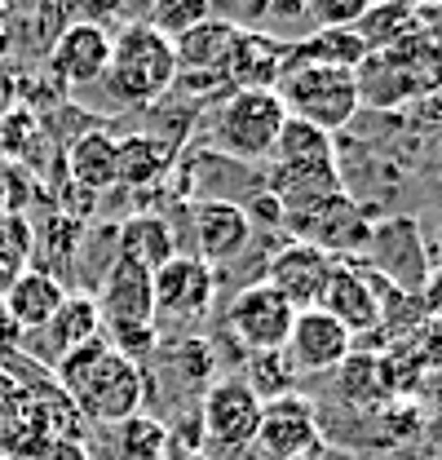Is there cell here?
<instances>
[{
	"label": "cell",
	"mask_w": 442,
	"mask_h": 460,
	"mask_svg": "<svg viewBox=\"0 0 442 460\" xmlns=\"http://www.w3.org/2000/svg\"><path fill=\"white\" fill-rule=\"evenodd\" d=\"M54 381L66 399L75 402L84 425H119L146 407V367L128 363L107 337L62 354L54 363Z\"/></svg>",
	"instance_id": "1"
},
{
	"label": "cell",
	"mask_w": 442,
	"mask_h": 460,
	"mask_svg": "<svg viewBox=\"0 0 442 460\" xmlns=\"http://www.w3.org/2000/svg\"><path fill=\"white\" fill-rule=\"evenodd\" d=\"M181 66H177V49L160 27H151L146 18L128 22L124 31H115L110 45V62L102 75V93L115 111H142L155 107L168 89L177 84Z\"/></svg>",
	"instance_id": "2"
},
{
	"label": "cell",
	"mask_w": 442,
	"mask_h": 460,
	"mask_svg": "<svg viewBox=\"0 0 442 460\" xmlns=\"http://www.w3.org/2000/svg\"><path fill=\"white\" fill-rule=\"evenodd\" d=\"M275 93L283 98L292 119H305L323 133L345 128L363 107V80L358 71L345 66H287L278 75Z\"/></svg>",
	"instance_id": "3"
},
{
	"label": "cell",
	"mask_w": 442,
	"mask_h": 460,
	"mask_svg": "<svg viewBox=\"0 0 442 460\" xmlns=\"http://www.w3.org/2000/svg\"><path fill=\"white\" fill-rule=\"evenodd\" d=\"M283 124H287V107L275 89H234L221 98L213 115V151L239 164L270 160Z\"/></svg>",
	"instance_id": "4"
},
{
	"label": "cell",
	"mask_w": 442,
	"mask_h": 460,
	"mask_svg": "<svg viewBox=\"0 0 442 460\" xmlns=\"http://www.w3.org/2000/svg\"><path fill=\"white\" fill-rule=\"evenodd\" d=\"M151 292H155V328L164 337V323L172 328H190L199 319H208L213 301H217V270L208 261H199L195 252H177L151 275Z\"/></svg>",
	"instance_id": "5"
},
{
	"label": "cell",
	"mask_w": 442,
	"mask_h": 460,
	"mask_svg": "<svg viewBox=\"0 0 442 460\" xmlns=\"http://www.w3.org/2000/svg\"><path fill=\"white\" fill-rule=\"evenodd\" d=\"M292 319H296V310L266 279L243 284L230 296V305H225V332H230V341L239 345L243 354L283 349L287 332H292Z\"/></svg>",
	"instance_id": "6"
},
{
	"label": "cell",
	"mask_w": 442,
	"mask_h": 460,
	"mask_svg": "<svg viewBox=\"0 0 442 460\" xmlns=\"http://www.w3.org/2000/svg\"><path fill=\"white\" fill-rule=\"evenodd\" d=\"M261 425V399L243 385V376H221L199 399V434L217 452H243L252 447Z\"/></svg>",
	"instance_id": "7"
},
{
	"label": "cell",
	"mask_w": 442,
	"mask_h": 460,
	"mask_svg": "<svg viewBox=\"0 0 442 460\" xmlns=\"http://www.w3.org/2000/svg\"><path fill=\"white\" fill-rule=\"evenodd\" d=\"M252 447L266 460H314V452H319V407H314V399L301 394V390L266 399Z\"/></svg>",
	"instance_id": "8"
},
{
	"label": "cell",
	"mask_w": 442,
	"mask_h": 460,
	"mask_svg": "<svg viewBox=\"0 0 442 460\" xmlns=\"http://www.w3.org/2000/svg\"><path fill=\"white\" fill-rule=\"evenodd\" d=\"M110 45H115V31H107L102 22L93 18L66 22L49 45V75L66 89H93L107 75Z\"/></svg>",
	"instance_id": "9"
},
{
	"label": "cell",
	"mask_w": 442,
	"mask_h": 460,
	"mask_svg": "<svg viewBox=\"0 0 442 460\" xmlns=\"http://www.w3.org/2000/svg\"><path fill=\"white\" fill-rule=\"evenodd\" d=\"M332 270H336L332 252L305 243V239H287L283 248H275V257L266 266V284L275 288L292 310H314L328 292Z\"/></svg>",
	"instance_id": "10"
},
{
	"label": "cell",
	"mask_w": 442,
	"mask_h": 460,
	"mask_svg": "<svg viewBox=\"0 0 442 460\" xmlns=\"http://www.w3.org/2000/svg\"><path fill=\"white\" fill-rule=\"evenodd\" d=\"M354 345L358 341L332 319L328 310L314 305V310H296L283 354L292 358L296 376H323V372H336L354 354Z\"/></svg>",
	"instance_id": "11"
},
{
	"label": "cell",
	"mask_w": 442,
	"mask_h": 460,
	"mask_svg": "<svg viewBox=\"0 0 442 460\" xmlns=\"http://www.w3.org/2000/svg\"><path fill=\"white\" fill-rule=\"evenodd\" d=\"M319 305L328 310L354 341L367 337V332H376L385 323V314H381V288H376V270L372 266H345V261H336L328 292H323Z\"/></svg>",
	"instance_id": "12"
},
{
	"label": "cell",
	"mask_w": 442,
	"mask_h": 460,
	"mask_svg": "<svg viewBox=\"0 0 442 460\" xmlns=\"http://www.w3.org/2000/svg\"><path fill=\"white\" fill-rule=\"evenodd\" d=\"M190 226H195V257L208 261L213 270L234 261L252 243V222L239 199H195Z\"/></svg>",
	"instance_id": "13"
},
{
	"label": "cell",
	"mask_w": 442,
	"mask_h": 460,
	"mask_svg": "<svg viewBox=\"0 0 442 460\" xmlns=\"http://www.w3.org/2000/svg\"><path fill=\"white\" fill-rule=\"evenodd\" d=\"M98 310H102V328L110 323H155V292H151V275L133 261H110L102 284L93 292Z\"/></svg>",
	"instance_id": "14"
},
{
	"label": "cell",
	"mask_w": 442,
	"mask_h": 460,
	"mask_svg": "<svg viewBox=\"0 0 442 460\" xmlns=\"http://www.w3.org/2000/svg\"><path fill=\"white\" fill-rule=\"evenodd\" d=\"M62 301H66L62 279L49 275V270H40V266H27L13 284L0 292V310H4V319L18 328V337L40 332V328L57 314V305H62Z\"/></svg>",
	"instance_id": "15"
},
{
	"label": "cell",
	"mask_w": 442,
	"mask_h": 460,
	"mask_svg": "<svg viewBox=\"0 0 442 460\" xmlns=\"http://www.w3.org/2000/svg\"><path fill=\"white\" fill-rule=\"evenodd\" d=\"M93 337H102V310H98L93 292H66V301L57 305V314L40 328V332H31L27 341L36 345L40 358L54 367L62 354L89 345Z\"/></svg>",
	"instance_id": "16"
},
{
	"label": "cell",
	"mask_w": 442,
	"mask_h": 460,
	"mask_svg": "<svg viewBox=\"0 0 442 460\" xmlns=\"http://www.w3.org/2000/svg\"><path fill=\"white\" fill-rule=\"evenodd\" d=\"M283 66H287V45H278L275 36L239 27L230 54L221 62V75L230 80V89H275Z\"/></svg>",
	"instance_id": "17"
},
{
	"label": "cell",
	"mask_w": 442,
	"mask_h": 460,
	"mask_svg": "<svg viewBox=\"0 0 442 460\" xmlns=\"http://www.w3.org/2000/svg\"><path fill=\"white\" fill-rule=\"evenodd\" d=\"M177 252H181V248H177L172 222L160 217V213H133V217H124L119 230H115V257L142 266L146 275H155Z\"/></svg>",
	"instance_id": "18"
},
{
	"label": "cell",
	"mask_w": 442,
	"mask_h": 460,
	"mask_svg": "<svg viewBox=\"0 0 442 460\" xmlns=\"http://www.w3.org/2000/svg\"><path fill=\"white\" fill-rule=\"evenodd\" d=\"M66 181L89 190V195H102L110 186H119V137L107 128H89L80 133L71 146H66Z\"/></svg>",
	"instance_id": "19"
},
{
	"label": "cell",
	"mask_w": 442,
	"mask_h": 460,
	"mask_svg": "<svg viewBox=\"0 0 442 460\" xmlns=\"http://www.w3.org/2000/svg\"><path fill=\"white\" fill-rule=\"evenodd\" d=\"M336 394L340 402H354L363 411H376L393 399V385H389V372H385V354L381 349H358L336 367Z\"/></svg>",
	"instance_id": "20"
},
{
	"label": "cell",
	"mask_w": 442,
	"mask_h": 460,
	"mask_svg": "<svg viewBox=\"0 0 442 460\" xmlns=\"http://www.w3.org/2000/svg\"><path fill=\"white\" fill-rule=\"evenodd\" d=\"M172 164H177V146L168 137H155V133H124L119 137V186H160L172 177Z\"/></svg>",
	"instance_id": "21"
},
{
	"label": "cell",
	"mask_w": 442,
	"mask_h": 460,
	"mask_svg": "<svg viewBox=\"0 0 442 460\" xmlns=\"http://www.w3.org/2000/svg\"><path fill=\"white\" fill-rule=\"evenodd\" d=\"M372 54L363 31L354 27H340V31H314L296 45H287V66H345V71H358V62ZM283 66V71H287Z\"/></svg>",
	"instance_id": "22"
},
{
	"label": "cell",
	"mask_w": 442,
	"mask_h": 460,
	"mask_svg": "<svg viewBox=\"0 0 442 460\" xmlns=\"http://www.w3.org/2000/svg\"><path fill=\"white\" fill-rule=\"evenodd\" d=\"M151 363L168 367L172 385H181V390L195 394V399H204V390L213 385V345L204 341V337H195V332H190V337H177L172 345L160 341Z\"/></svg>",
	"instance_id": "23"
},
{
	"label": "cell",
	"mask_w": 442,
	"mask_h": 460,
	"mask_svg": "<svg viewBox=\"0 0 442 460\" xmlns=\"http://www.w3.org/2000/svg\"><path fill=\"white\" fill-rule=\"evenodd\" d=\"M234 36H239V27H234L230 18H208V22L190 27L186 36L172 40L177 66H181V71H221V62L230 54Z\"/></svg>",
	"instance_id": "24"
},
{
	"label": "cell",
	"mask_w": 442,
	"mask_h": 460,
	"mask_svg": "<svg viewBox=\"0 0 442 460\" xmlns=\"http://www.w3.org/2000/svg\"><path fill=\"white\" fill-rule=\"evenodd\" d=\"M266 164H278V169L336 164V142H332V133H323V128H314V124L287 115V124H283V133H278V142H275V151H270Z\"/></svg>",
	"instance_id": "25"
},
{
	"label": "cell",
	"mask_w": 442,
	"mask_h": 460,
	"mask_svg": "<svg viewBox=\"0 0 442 460\" xmlns=\"http://www.w3.org/2000/svg\"><path fill=\"white\" fill-rule=\"evenodd\" d=\"M54 425H49V416L36 407V402H27L22 407V416L18 420H9L4 429H0V456L9 460H40V452L54 443Z\"/></svg>",
	"instance_id": "26"
},
{
	"label": "cell",
	"mask_w": 442,
	"mask_h": 460,
	"mask_svg": "<svg viewBox=\"0 0 442 460\" xmlns=\"http://www.w3.org/2000/svg\"><path fill=\"white\" fill-rule=\"evenodd\" d=\"M115 452L119 460H168V425L151 411H137L115 425Z\"/></svg>",
	"instance_id": "27"
},
{
	"label": "cell",
	"mask_w": 442,
	"mask_h": 460,
	"mask_svg": "<svg viewBox=\"0 0 442 460\" xmlns=\"http://www.w3.org/2000/svg\"><path fill=\"white\" fill-rule=\"evenodd\" d=\"M31 252H36V226H31V217L4 213L0 217V292L31 266Z\"/></svg>",
	"instance_id": "28"
},
{
	"label": "cell",
	"mask_w": 442,
	"mask_h": 460,
	"mask_svg": "<svg viewBox=\"0 0 442 460\" xmlns=\"http://www.w3.org/2000/svg\"><path fill=\"white\" fill-rule=\"evenodd\" d=\"M296 367L283 349H266V354H248V367H243V385L257 394V399H278V394H292L296 390Z\"/></svg>",
	"instance_id": "29"
},
{
	"label": "cell",
	"mask_w": 442,
	"mask_h": 460,
	"mask_svg": "<svg viewBox=\"0 0 442 460\" xmlns=\"http://www.w3.org/2000/svg\"><path fill=\"white\" fill-rule=\"evenodd\" d=\"M208 18H213V0H155L146 22L160 27L168 40H177V36H186L190 27H199Z\"/></svg>",
	"instance_id": "30"
},
{
	"label": "cell",
	"mask_w": 442,
	"mask_h": 460,
	"mask_svg": "<svg viewBox=\"0 0 442 460\" xmlns=\"http://www.w3.org/2000/svg\"><path fill=\"white\" fill-rule=\"evenodd\" d=\"M36 137H40V124H36V115L27 111V107H9V111H0V146H4V155H13V160H31Z\"/></svg>",
	"instance_id": "31"
},
{
	"label": "cell",
	"mask_w": 442,
	"mask_h": 460,
	"mask_svg": "<svg viewBox=\"0 0 442 460\" xmlns=\"http://www.w3.org/2000/svg\"><path fill=\"white\" fill-rule=\"evenodd\" d=\"M402 345H407V354L416 358V367H420L425 376H442V323L438 319H420V323L402 337Z\"/></svg>",
	"instance_id": "32"
},
{
	"label": "cell",
	"mask_w": 442,
	"mask_h": 460,
	"mask_svg": "<svg viewBox=\"0 0 442 460\" xmlns=\"http://www.w3.org/2000/svg\"><path fill=\"white\" fill-rule=\"evenodd\" d=\"M305 9L323 31H340V27H358L372 13V0H305Z\"/></svg>",
	"instance_id": "33"
},
{
	"label": "cell",
	"mask_w": 442,
	"mask_h": 460,
	"mask_svg": "<svg viewBox=\"0 0 442 460\" xmlns=\"http://www.w3.org/2000/svg\"><path fill=\"white\" fill-rule=\"evenodd\" d=\"M27 402H31V394H27V381H22L18 372L0 367V429H4L9 420H18Z\"/></svg>",
	"instance_id": "34"
},
{
	"label": "cell",
	"mask_w": 442,
	"mask_h": 460,
	"mask_svg": "<svg viewBox=\"0 0 442 460\" xmlns=\"http://www.w3.org/2000/svg\"><path fill=\"white\" fill-rule=\"evenodd\" d=\"M40 460H93V452L84 447V438H54L40 452Z\"/></svg>",
	"instance_id": "35"
},
{
	"label": "cell",
	"mask_w": 442,
	"mask_h": 460,
	"mask_svg": "<svg viewBox=\"0 0 442 460\" xmlns=\"http://www.w3.org/2000/svg\"><path fill=\"white\" fill-rule=\"evenodd\" d=\"M420 310H425V319H438L442 323V270H434L425 288H420Z\"/></svg>",
	"instance_id": "36"
},
{
	"label": "cell",
	"mask_w": 442,
	"mask_h": 460,
	"mask_svg": "<svg viewBox=\"0 0 442 460\" xmlns=\"http://www.w3.org/2000/svg\"><path fill=\"white\" fill-rule=\"evenodd\" d=\"M168 460H208V452H172L168 447Z\"/></svg>",
	"instance_id": "37"
},
{
	"label": "cell",
	"mask_w": 442,
	"mask_h": 460,
	"mask_svg": "<svg viewBox=\"0 0 442 460\" xmlns=\"http://www.w3.org/2000/svg\"><path fill=\"white\" fill-rule=\"evenodd\" d=\"M9 213V190H4V172H0V217Z\"/></svg>",
	"instance_id": "38"
},
{
	"label": "cell",
	"mask_w": 442,
	"mask_h": 460,
	"mask_svg": "<svg viewBox=\"0 0 442 460\" xmlns=\"http://www.w3.org/2000/svg\"><path fill=\"white\" fill-rule=\"evenodd\" d=\"M102 4H110V9H124V4H128V0H102Z\"/></svg>",
	"instance_id": "39"
},
{
	"label": "cell",
	"mask_w": 442,
	"mask_h": 460,
	"mask_svg": "<svg viewBox=\"0 0 442 460\" xmlns=\"http://www.w3.org/2000/svg\"><path fill=\"white\" fill-rule=\"evenodd\" d=\"M0 111H4V84H0Z\"/></svg>",
	"instance_id": "40"
},
{
	"label": "cell",
	"mask_w": 442,
	"mask_h": 460,
	"mask_svg": "<svg viewBox=\"0 0 442 460\" xmlns=\"http://www.w3.org/2000/svg\"><path fill=\"white\" fill-rule=\"evenodd\" d=\"M0 460H9V456H0Z\"/></svg>",
	"instance_id": "41"
},
{
	"label": "cell",
	"mask_w": 442,
	"mask_h": 460,
	"mask_svg": "<svg viewBox=\"0 0 442 460\" xmlns=\"http://www.w3.org/2000/svg\"><path fill=\"white\" fill-rule=\"evenodd\" d=\"M438 381H442V376H438Z\"/></svg>",
	"instance_id": "42"
}]
</instances>
